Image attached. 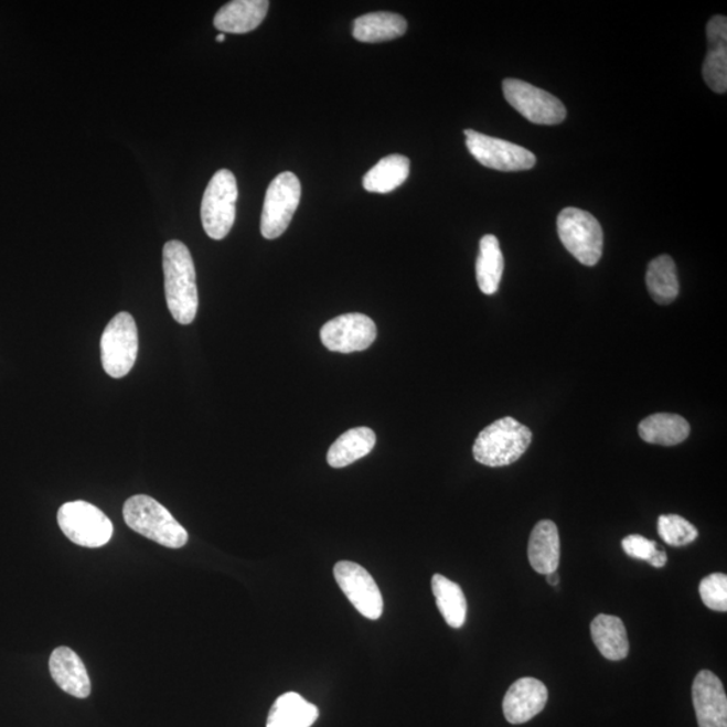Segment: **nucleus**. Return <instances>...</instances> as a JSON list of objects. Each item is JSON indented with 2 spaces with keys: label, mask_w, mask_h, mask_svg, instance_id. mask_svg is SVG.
Instances as JSON below:
<instances>
[{
  "label": "nucleus",
  "mask_w": 727,
  "mask_h": 727,
  "mask_svg": "<svg viewBox=\"0 0 727 727\" xmlns=\"http://www.w3.org/2000/svg\"><path fill=\"white\" fill-rule=\"evenodd\" d=\"M164 295L173 319L189 325L197 316L199 291L191 250L179 240L163 247Z\"/></svg>",
  "instance_id": "1"
},
{
  "label": "nucleus",
  "mask_w": 727,
  "mask_h": 727,
  "mask_svg": "<svg viewBox=\"0 0 727 727\" xmlns=\"http://www.w3.org/2000/svg\"><path fill=\"white\" fill-rule=\"evenodd\" d=\"M533 441L527 426L511 417L493 421L479 434L473 445L474 460L491 468L509 467L521 460Z\"/></svg>",
  "instance_id": "2"
},
{
  "label": "nucleus",
  "mask_w": 727,
  "mask_h": 727,
  "mask_svg": "<svg viewBox=\"0 0 727 727\" xmlns=\"http://www.w3.org/2000/svg\"><path fill=\"white\" fill-rule=\"evenodd\" d=\"M125 522L136 533L168 548L186 545V530L157 500L137 494L128 499L124 509Z\"/></svg>",
  "instance_id": "3"
},
{
  "label": "nucleus",
  "mask_w": 727,
  "mask_h": 727,
  "mask_svg": "<svg viewBox=\"0 0 727 727\" xmlns=\"http://www.w3.org/2000/svg\"><path fill=\"white\" fill-rule=\"evenodd\" d=\"M237 195L235 174L227 169L218 170L205 189L201 204V220L211 239L223 240L234 227Z\"/></svg>",
  "instance_id": "4"
},
{
  "label": "nucleus",
  "mask_w": 727,
  "mask_h": 727,
  "mask_svg": "<svg viewBox=\"0 0 727 727\" xmlns=\"http://www.w3.org/2000/svg\"><path fill=\"white\" fill-rule=\"evenodd\" d=\"M558 235L562 244L584 266L600 261L603 249V231L589 212L566 207L558 216Z\"/></svg>",
  "instance_id": "5"
},
{
  "label": "nucleus",
  "mask_w": 727,
  "mask_h": 727,
  "mask_svg": "<svg viewBox=\"0 0 727 727\" xmlns=\"http://www.w3.org/2000/svg\"><path fill=\"white\" fill-rule=\"evenodd\" d=\"M302 188L298 177L285 171L268 186L263 205L260 232L267 240L282 236L301 203Z\"/></svg>",
  "instance_id": "6"
},
{
  "label": "nucleus",
  "mask_w": 727,
  "mask_h": 727,
  "mask_svg": "<svg viewBox=\"0 0 727 727\" xmlns=\"http://www.w3.org/2000/svg\"><path fill=\"white\" fill-rule=\"evenodd\" d=\"M57 521L66 537L78 546L97 548L111 541L114 525L97 506L72 501L58 510Z\"/></svg>",
  "instance_id": "7"
},
{
  "label": "nucleus",
  "mask_w": 727,
  "mask_h": 727,
  "mask_svg": "<svg viewBox=\"0 0 727 727\" xmlns=\"http://www.w3.org/2000/svg\"><path fill=\"white\" fill-rule=\"evenodd\" d=\"M101 363L114 378L130 374L138 357V328L130 313H119L109 321L101 335Z\"/></svg>",
  "instance_id": "8"
},
{
  "label": "nucleus",
  "mask_w": 727,
  "mask_h": 727,
  "mask_svg": "<svg viewBox=\"0 0 727 727\" xmlns=\"http://www.w3.org/2000/svg\"><path fill=\"white\" fill-rule=\"evenodd\" d=\"M503 92L506 101L535 125L555 126L566 119L564 103L534 85L516 78H506L503 83Z\"/></svg>",
  "instance_id": "9"
},
{
  "label": "nucleus",
  "mask_w": 727,
  "mask_h": 727,
  "mask_svg": "<svg viewBox=\"0 0 727 727\" xmlns=\"http://www.w3.org/2000/svg\"><path fill=\"white\" fill-rule=\"evenodd\" d=\"M467 148L482 167L500 171H524L535 167L536 157L527 149L509 140L467 130Z\"/></svg>",
  "instance_id": "10"
},
{
  "label": "nucleus",
  "mask_w": 727,
  "mask_h": 727,
  "mask_svg": "<svg viewBox=\"0 0 727 727\" xmlns=\"http://www.w3.org/2000/svg\"><path fill=\"white\" fill-rule=\"evenodd\" d=\"M335 582L348 600L365 619L378 620L383 614V596L375 579L364 567L342 560L334 566Z\"/></svg>",
  "instance_id": "11"
},
{
  "label": "nucleus",
  "mask_w": 727,
  "mask_h": 727,
  "mask_svg": "<svg viewBox=\"0 0 727 727\" xmlns=\"http://www.w3.org/2000/svg\"><path fill=\"white\" fill-rule=\"evenodd\" d=\"M329 351L353 353L368 350L377 338L375 322L368 316L350 313L330 320L320 332Z\"/></svg>",
  "instance_id": "12"
},
{
  "label": "nucleus",
  "mask_w": 727,
  "mask_h": 727,
  "mask_svg": "<svg viewBox=\"0 0 727 727\" xmlns=\"http://www.w3.org/2000/svg\"><path fill=\"white\" fill-rule=\"evenodd\" d=\"M693 704L699 727H727V696L724 684L704 670L693 684Z\"/></svg>",
  "instance_id": "13"
},
{
  "label": "nucleus",
  "mask_w": 727,
  "mask_h": 727,
  "mask_svg": "<svg viewBox=\"0 0 727 727\" xmlns=\"http://www.w3.org/2000/svg\"><path fill=\"white\" fill-rule=\"evenodd\" d=\"M548 699L545 683L522 677L512 684L503 701L504 717L512 725L528 723L543 712Z\"/></svg>",
  "instance_id": "14"
},
{
  "label": "nucleus",
  "mask_w": 727,
  "mask_h": 727,
  "mask_svg": "<svg viewBox=\"0 0 727 727\" xmlns=\"http://www.w3.org/2000/svg\"><path fill=\"white\" fill-rule=\"evenodd\" d=\"M49 669L54 682L66 694L75 698H88L90 680L81 656L68 646H58L49 660Z\"/></svg>",
  "instance_id": "15"
},
{
  "label": "nucleus",
  "mask_w": 727,
  "mask_h": 727,
  "mask_svg": "<svg viewBox=\"0 0 727 727\" xmlns=\"http://www.w3.org/2000/svg\"><path fill=\"white\" fill-rule=\"evenodd\" d=\"M708 52L704 63V77L716 94L727 89V20L724 15L714 17L707 23Z\"/></svg>",
  "instance_id": "16"
},
{
  "label": "nucleus",
  "mask_w": 727,
  "mask_h": 727,
  "mask_svg": "<svg viewBox=\"0 0 727 727\" xmlns=\"http://www.w3.org/2000/svg\"><path fill=\"white\" fill-rule=\"evenodd\" d=\"M268 8L267 0H234L217 11L213 24L223 34H246L260 26Z\"/></svg>",
  "instance_id": "17"
},
{
  "label": "nucleus",
  "mask_w": 727,
  "mask_h": 727,
  "mask_svg": "<svg viewBox=\"0 0 727 727\" xmlns=\"http://www.w3.org/2000/svg\"><path fill=\"white\" fill-rule=\"evenodd\" d=\"M528 559L534 570L545 576L558 570L560 537L557 524L542 521L535 525L528 542Z\"/></svg>",
  "instance_id": "18"
},
{
  "label": "nucleus",
  "mask_w": 727,
  "mask_h": 727,
  "mask_svg": "<svg viewBox=\"0 0 727 727\" xmlns=\"http://www.w3.org/2000/svg\"><path fill=\"white\" fill-rule=\"evenodd\" d=\"M407 21L394 12H371L359 17L353 23V36L366 44H378V42L393 41L405 35Z\"/></svg>",
  "instance_id": "19"
},
{
  "label": "nucleus",
  "mask_w": 727,
  "mask_h": 727,
  "mask_svg": "<svg viewBox=\"0 0 727 727\" xmlns=\"http://www.w3.org/2000/svg\"><path fill=\"white\" fill-rule=\"evenodd\" d=\"M376 434L368 427H356L339 437L328 451V463L334 469L352 466L374 450Z\"/></svg>",
  "instance_id": "20"
},
{
  "label": "nucleus",
  "mask_w": 727,
  "mask_h": 727,
  "mask_svg": "<svg viewBox=\"0 0 727 727\" xmlns=\"http://www.w3.org/2000/svg\"><path fill=\"white\" fill-rule=\"evenodd\" d=\"M591 639L603 657L619 662L629 653L624 622L619 617L598 614L590 624Z\"/></svg>",
  "instance_id": "21"
},
{
  "label": "nucleus",
  "mask_w": 727,
  "mask_h": 727,
  "mask_svg": "<svg viewBox=\"0 0 727 727\" xmlns=\"http://www.w3.org/2000/svg\"><path fill=\"white\" fill-rule=\"evenodd\" d=\"M319 716V708L303 696L287 693L275 701L266 727H311Z\"/></svg>",
  "instance_id": "22"
},
{
  "label": "nucleus",
  "mask_w": 727,
  "mask_h": 727,
  "mask_svg": "<svg viewBox=\"0 0 727 727\" xmlns=\"http://www.w3.org/2000/svg\"><path fill=\"white\" fill-rule=\"evenodd\" d=\"M688 421L675 414H653L640 421L639 434L648 443L676 446L689 436Z\"/></svg>",
  "instance_id": "23"
},
{
  "label": "nucleus",
  "mask_w": 727,
  "mask_h": 727,
  "mask_svg": "<svg viewBox=\"0 0 727 727\" xmlns=\"http://www.w3.org/2000/svg\"><path fill=\"white\" fill-rule=\"evenodd\" d=\"M431 589L446 624L455 629L462 628L467 621L468 605L461 586L436 574L431 579Z\"/></svg>",
  "instance_id": "24"
},
{
  "label": "nucleus",
  "mask_w": 727,
  "mask_h": 727,
  "mask_svg": "<svg viewBox=\"0 0 727 727\" xmlns=\"http://www.w3.org/2000/svg\"><path fill=\"white\" fill-rule=\"evenodd\" d=\"M408 175V158L399 154L388 156L364 175L363 186L366 192L386 194L402 186Z\"/></svg>",
  "instance_id": "25"
},
{
  "label": "nucleus",
  "mask_w": 727,
  "mask_h": 727,
  "mask_svg": "<svg viewBox=\"0 0 727 727\" xmlns=\"http://www.w3.org/2000/svg\"><path fill=\"white\" fill-rule=\"evenodd\" d=\"M504 272V256L496 236L485 235L480 242V254L475 263V278L480 290L487 296L496 295Z\"/></svg>",
  "instance_id": "26"
},
{
  "label": "nucleus",
  "mask_w": 727,
  "mask_h": 727,
  "mask_svg": "<svg viewBox=\"0 0 727 727\" xmlns=\"http://www.w3.org/2000/svg\"><path fill=\"white\" fill-rule=\"evenodd\" d=\"M645 282L653 301L659 304L674 302L680 296V279L674 259L669 255L653 259L648 266Z\"/></svg>",
  "instance_id": "27"
},
{
  "label": "nucleus",
  "mask_w": 727,
  "mask_h": 727,
  "mask_svg": "<svg viewBox=\"0 0 727 727\" xmlns=\"http://www.w3.org/2000/svg\"><path fill=\"white\" fill-rule=\"evenodd\" d=\"M657 533L672 547L692 545L698 537V530L680 515H662L657 522Z\"/></svg>",
  "instance_id": "28"
},
{
  "label": "nucleus",
  "mask_w": 727,
  "mask_h": 727,
  "mask_svg": "<svg viewBox=\"0 0 727 727\" xmlns=\"http://www.w3.org/2000/svg\"><path fill=\"white\" fill-rule=\"evenodd\" d=\"M699 595L708 609L716 612L727 610V577L723 573H714L701 580Z\"/></svg>",
  "instance_id": "29"
},
{
  "label": "nucleus",
  "mask_w": 727,
  "mask_h": 727,
  "mask_svg": "<svg viewBox=\"0 0 727 727\" xmlns=\"http://www.w3.org/2000/svg\"><path fill=\"white\" fill-rule=\"evenodd\" d=\"M621 545L628 557L646 562L650 560L660 548L656 542L646 539V537L641 535H629L622 539Z\"/></svg>",
  "instance_id": "30"
},
{
  "label": "nucleus",
  "mask_w": 727,
  "mask_h": 727,
  "mask_svg": "<svg viewBox=\"0 0 727 727\" xmlns=\"http://www.w3.org/2000/svg\"><path fill=\"white\" fill-rule=\"evenodd\" d=\"M648 564L657 568L664 567L665 564H667V554H665L663 549H657L656 554L648 560Z\"/></svg>",
  "instance_id": "31"
},
{
  "label": "nucleus",
  "mask_w": 727,
  "mask_h": 727,
  "mask_svg": "<svg viewBox=\"0 0 727 727\" xmlns=\"http://www.w3.org/2000/svg\"><path fill=\"white\" fill-rule=\"evenodd\" d=\"M547 582H548V585L557 586L559 584L558 573L555 571V573H552V574H547Z\"/></svg>",
  "instance_id": "32"
},
{
  "label": "nucleus",
  "mask_w": 727,
  "mask_h": 727,
  "mask_svg": "<svg viewBox=\"0 0 727 727\" xmlns=\"http://www.w3.org/2000/svg\"><path fill=\"white\" fill-rule=\"evenodd\" d=\"M216 41H217V42H224V41H225V34H223V33H222V34H218V35L216 36Z\"/></svg>",
  "instance_id": "33"
}]
</instances>
